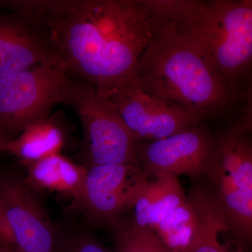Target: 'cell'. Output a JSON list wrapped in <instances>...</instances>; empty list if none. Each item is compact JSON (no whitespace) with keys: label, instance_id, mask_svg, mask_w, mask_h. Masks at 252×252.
I'll return each mask as SVG.
<instances>
[{"label":"cell","instance_id":"cell-1","mask_svg":"<svg viewBox=\"0 0 252 252\" xmlns=\"http://www.w3.org/2000/svg\"><path fill=\"white\" fill-rule=\"evenodd\" d=\"M44 36L69 75L104 97L132 85L153 36L142 0H4Z\"/></svg>","mask_w":252,"mask_h":252},{"label":"cell","instance_id":"cell-2","mask_svg":"<svg viewBox=\"0 0 252 252\" xmlns=\"http://www.w3.org/2000/svg\"><path fill=\"white\" fill-rule=\"evenodd\" d=\"M228 85L252 61V0H142Z\"/></svg>","mask_w":252,"mask_h":252},{"label":"cell","instance_id":"cell-3","mask_svg":"<svg viewBox=\"0 0 252 252\" xmlns=\"http://www.w3.org/2000/svg\"><path fill=\"white\" fill-rule=\"evenodd\" d=\"M150 16L153 36L132 84L149 95L185 107L200 119L223 108L229 98L225 81L170 23Z\"/></svg>","mask_w":252,"mask_h":252},{"label":"cell","instance_id":"cell-4","mask_svg":"<svg viewBox=\"0 0 252 252\" xmlns=\"http://www.w3.org/2000/svg\"><path fill=\"white\" fill-rule=\"evenodd\" d=\"M198 180L218 207L239 248H252V140L241 129L214 138Z\"/></svg>","mask_w":252,"mask_h":252},{"label":"cell","instance_id":"cell-5","mask_svg":"<svg viewBox=\"0 0 252 252\" xmlns=\"http://www.w3.org/2000/svg\"><path fill=\"white\" fill-rule=\"evenodd\" d=\"M63 103L77 112L84 132L87 166L102 164L140 165V140L107 97L89 83L71 76Z\"/></svg>","mask_w":252,"mask_h":252},{"label":"cell","instance_id":"cell-6","mask_svg":"<svg viewBox=\"0 0 252 252\" xmlns=\"http://www.w3.org/2000/svg\"><path fill=\"white\" fill-rule=\"evenodd\" d=\"M70 78L56 59L0 78V132L7 142L63 103Z\"/></svg>","mask_w":252,"mask_h":252},{"label":"cell","instance_id":"cell-7","mask_svg":"<svg viewBox=\"0 0 252 252\" xmlns=\"http://www.w3.org/2000/svg\"><path fill=\"white\" fill-rule=\"evenodd\" d=\"M0 217L18 252H59L61 235L24 175L0 173Z\"/></svg>","mask_w":252,"mask_h":252},{"label":"cell","instance_id":"cell-8","mask_svg":"<svg viewBox=\"0 0 252 252\" xmlns=\"http://www.w3.org/2000/svg\"><path fill=\"white\" fill-rule=\"evenodd\" d=\"M86 179L72 207L94 225L109 227L132 210L148 185L140 166L130 164L86 165Z\"/></svg>","mask_w":252,"mask_h":252},{"label":"cell","instance_id":"cell-9","mask_svg":"<svg viewBox=\"0 0 252 252\" xmlns=\"http://www.w3.org/2000/svg\"><path fill=\"white\" fill-rule=\"evenodd\" d=\"M107 98L141 142L190 130L200 120L185 107L144 94L133 84L117 89Z\"/></svg>","mask_w":252,"mask_h":252},{"label":"cell","instance_id":"cell-10","mask_svg":"<svg viewBox=\"0 0 252 252\" xmlns=\"http://www.w3.org/2000/svg\"><path fill=\"white\" fill-rule=\"evenodd\" d=\"M213 143L206 127L196 126L161 140L141 142L139 162L149 180L184 175L198 180L211 156Z\"/></svg>","mask_w":252,"mask_h":252},{"label":"cell","instance_id":"cell-11","mask_svg":"<svg viewBox=\"0 0 252 252\" xmlns=\"http://www.w3.org/2000/svg\"><path fill=\"white\" fill-rule=\"evenodd\" d=\"M54 59L44 36L29 21L0 6V78Z\"/></svg>","mask_w":252,"mask_h":252},{"label":"cell","instance_id":"cell-12","mask_svg":"<svg viewBox=\"0 0 252 252\" xmlns=\"http://www.w3.org/2000/svg\"><path fill=\"white\" fill-rule=\"evenodd\" d=\"M26 170L25 179L32 188L79 196L85 181L87 167L72 162L61 154H54L34 162H20Z\"/></svg>","mask_w":252,"mask_h":252},{"label":"cell","instance_id":"cell-13","mask_svg":"<svg viewBox=\"0 0 252 252\" xmlns=\"http://www.w3.org/2000/svg\"><path fill=\"white\" fill-rule=\"evenodd\" d=\"M65 138L61 115H49L28 124L21 135L6 144L5 153L17 158L20 162H34L61 154Z\"/></svg>","mask_w":252,"mask_h":252},{"label":"cell","instance_id":"cell-14","mask_svg":"<svg viewBox=\"0 0 252 252\" xmlns=\"http://www.w3.org/2000/svg\"><path fill=\"white\" fill-rule=\"evenodd\" d=\"M188 197L196 210L199 223L198 239L190 252H243L232 248V245L238 246V243L218 207L201 185L193 186Z\"/></svg>","mask_w":252,"mask_h":252},{"label":"cell","instance_id":"cell-15","mask_svg":"<svg viewBox=\"0 0 252 252\" xmlns=\"http://www.w3.org/2000/svg\"><path fill=\"white\" fill-rule=\"evenodd\" d=\"M151 231L171 252H190L198 236V215L188 195L164 214Z\"/></svg>","mask_w":252,"mask_h":252},{"label":"cell","instance_id":"cell-16","mask_svg":"<svg viewBox=\"0 0 252 252\" xmlns=\"http://www.w3.org/2000/svg\"><path fill=\"white\" fill-rule=\"evenodd\" d=\"M115 252H171L150 230L135 224L130 215L109 227Z\"/></svg>","mask_w":252,"mask_h":252},{"label":"cell","instance_id":"cell-17","mask_svg":"<svg viewBox=\"0 0 252 252\" xmlns=\"http://www.w3.org/2000/svg\"><path fill=\"white\" fill-rule=\"evenodd\" d=\"M59 252H111L94 235L79 232L60 238Z\"/></svg>","mask_w":252,"mask_h":252},{"label":"cell","instance_id":"cell-18","mask_svg":"<svg viewBox=\"0 0 252 252\" xmlns=\"http://www.w3.org/2000/svg\"><path fill=\"white\" fill-rule=\"evenodd\" d=\"M248 110H247V126L252 130V82L249 92Z\"/></svg>","mask_w":252,"mask_h":252},{"label":"cell","instance_id":"cell-19","mask_svg":"<svg viewBox=\"0 0 252 252\" xmlns=\"http://www.w3.org/2000/svg\"><path fill=\"white\" fill-rule=\"evenodd\" d=\"M0 252H19L13 244L0 238Z\"/></svg>","mask_w":252,"mask_h":252},{"label":"cell","instance_id":"cell-20","mask_svg":"<svg viewBox=\"0 0 252 252\" xmlns=\"http://www.w3.org/2000/svg\"><path fill=\"white\" fill-rule=\"evenodd\" d=\"M6 143H7V141L2 134L0 132V155L5 153L4 148Z\"/></svg>","mask_w":252,"mask_h":252}]
</instances>
